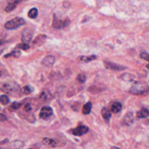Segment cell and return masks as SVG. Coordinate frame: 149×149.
I'll return each instance as SVG.
<instances>
[{"label": "cell", "instance_id": "6da1fadb", "mask_svg": "<svg viewBox=\"0 0 149 149\" xmlns=\"http://www.w3.org/2000/svg\"><path fill=\"white\" fill-rule=\"evenodd\" d=\"M0 90L13 97L19 96L22 93L19 85L13 81L0 82Z\"/></svg>", "mask_w": 149, "mask_h": 149}, {"label": "cell", "instance_id": "7a4b0ae2", "mask_svg": "<svg viewBox=\"0 0 149 149\" xmlns=\"http://www.w3.org/2000/svg\"><path fill=\"white\" fill-rule=\"evenodd\" d=\"M129 92L132 94H144L147 92V86L145 83L137 82L135 83L130 89Z\"/></svg>", "mask_w": 149, "mask_h": 149}, {"label": "cell", "instance_id": "3957f363", "mask_svg": "<svg viewBox=\"0 0 149 149\" xmlns=\"http://www.w3.org/2000/svg\"><path fill=\"white\" fill-rule=\"evenodd\" d=\"M26 21L24 19L20 17H16L7 22L4 26L8 30H14L25 25Z\"/></svg>", "mask_w": 149, "mask_h": 149}, {"label": "cell", "instance_id": "277c9868", "mask_svg": "<svg viewBox=\"0 0 149 149\" xmlns=\"http://www.w3.org/2000/svg\"><path fill=\"white\" fill-rule=\"evenodd\" d=\"M69 23H70V21L68 19L62 21V20L58 18L57 16L55 14L54 15L53 21V26L55 29H62V28L65 27L67 26H68L69 25Z\"/></svg>", "mask_w": 149, "mask_h": 149}, {"label": "cell", "instance_id": "5b68a950", "mask_svg": "<svg viewBox=\"0 0 149 149\" xmlns=\"http://www.w3.org/2000/svg\"><path fill=\"white\" fill-rule=\"evenodd\" d=\"M104 66L105 67L106 69H110V70H112L121 71V70H124L125 69H126V67H125V66L115 64L114 62H111L104 61Z\"/></svg>", "mask_w": 149, "mask_h": 149}, {"label": "cell", "instance_id": "8992f818", "mask_svg": "<svg viewBox=\"0 0 149 149\" xmlns=\"http://www.w3.org/2000/svg\"><path fill=\"white\" fill-rule=\"evenodd\" d=\"M89 131V128L85 125L79 126L72 130V133L74 136H81L87 133Z\"/></svg>", "mask_w": 149, "mask_h": 149}, {"label": "cell", "instance_id": "52a82bcc", "mask_svg": "<svg viewBox=\"0 0 149 149\" xmlns=\"http://www.w3.org/2000/svg\"><path fill=\"white\" fill-rule=\"evenodd\" d=\"M53 114V110L50 107L45 106L43 107L40 112V117L43 120H46L50 117Z\"/></svg>", "mask_w": 149, "mask_h": 149}, {"label": "cell", "instance_id": "ba28073f", "mask_svg": "<svg viewBox=\"0 0 149 149\" xmlns=\"http://www.w3.org/2000/svg\"><path fill=\"white\" fill-rule=\"evenodd\" d=\"M33 37V32L32 31L29 29L26 28L23 30L22 34V40L23 43H29L31 42Z\"/></svg>", "mask_w": 149, "mask_h": 149}, {"label": "cell", "instance_id": "9c48e42d", "mask_svg": "<svg viewBox=\"0 0 149 149\" xmlns=\"http://www.w3.org/2000/svg\"><path fill=\"white\" fill-rule=\"evenodd\" d=\"M55 58L53 55L46 56L42 60V64L46 66H51L55 62Z\"/></svg>", "mask_w": 149, "mask_h": 149}, {"label": "cell", "instance_id": "30bf717a", "mask_svg": "<svg viewBox=\"0 0 149 149\" xmlns=\"http://www.w3.org/2000/svg\"><path fill=\"white\" fill-rule=\"evenodd\" d=\"M134 120H135L134 116H133L132 113L130 112V113H127L125 116V117L124 118V120H123V122H124L125 125H126L127 126H129L133 124Z\"/></svg>", "mask_w": 149, "mask_h": 149}, {"label": "cell", "instance_id": "8fae6325", "mask_svg": "<svg viewBox=\"0 0 149 149\" xmlns=\"http://www.w3.org/2000/svg\"><path fill=\"white\" fill-rule=\"evenodd\" d=\"M101 116L103 118V119L106 121L109 122V121H110V119L112 117V114L111 112L109 109H108V108L104 107L101 109Z\"/></svg>", "mask_w": 149, "mask_h": 149}, {"label": "cell", "instance_id": "7c38bea8", "mask_svg": "<svg viewBox=\"0 0 149 149\" xmlns=\"http://www.w3.org/2000/svg\"><path fill=\"white\" fill-rule=\"evenodd\" d=\"M47 39V36L44 34H40L37 36L33 41V44L34 45L40 46L42 45Z\"/></svg>", "mask_w": 149, "mask_h": 149}, {"label": "cell", "instance_id": "4fadbf2b", "mask_svg": "<svg viewBox=\"0 0 149 149\" xmlns=\"http://www.w3.org/2000/svg\"><path fill=\"white\" fill-rule=\"evenodd\" d=\"M42 142L46 146L48 147H55L57 146L56 141L48 137H44L42 140Z\"/></svg>", "mask_w": 149, "mask_h": 149}, {"label": "cell", "instance_id": "5bb4252c", "mask_svg": "<svg viewBox=\"0 0 149 149\" xmlns=\"http://www.w3.org/2000/svg\"><path fill=\"white\" fill-rule=\"evenodd\" d=\"M122 110V104L119 102H115L111 107V111L113 113H118Z\"/></svg>", "mask_w": 149, "mask_h": 149}, {"label": "cell", "instance_id": "9a60e30c", "mask_svg": "<svg viewBox=\"0 0 149 149\" xmlns=\"http://www.w3.org/2000/svg\"><path fill=\"white\" fill-rule=\"evenodd\" d=\"M138 118H146L148 117V110L147 108H143L137 113L136 115Z\"/></svg>", "mask_w": 149, "mask_h": 149}, {"label": "cell", "instance_id": "2e32d148", "mask_svg": "<svg viewBox=\"0 0 149 149\" xmlns=\"http://www.w3.org/2000/svg\"><path fill=\"white\" fill-rule=\"evenodd\" d=\"M92 109V104L91 102H87L82 108V113L84 115H89Z\"/></svg>", "mask_w": 149, "mask_h": 149}, {"label": "cell", "instance_id": "e0dca14e", "mask_svg": "<svg viewBox=\"0 0 149 149\" xmlns=\"http://www.w3.org/2000/svg\"><path fill=\"white\" fill-rule=\"evenodd\" d=\"M20 2V1H15L14 3H10L8 4V5L7 6L5 11L7 12H10L14 10H15L17 6V4Z\"/></svg>", "mask_w": 149, "mask_h": 149}, {"label": "cell", "instance_id": "ac0fdd59", "mask_svg": "<svg viewBox=\"0 0 149 149\" xmlns=\"http://www.w3.org/2000/svg\"><path fill=\"white\" fill-rule=\"evenodd\" d=\"M38 15V10L36 8H31L27 14V16L30 19H35Z\"/></svg>", "mask_w": 149, "mask_h": 149}, {"label": "cell", "instance_id": "d6986e66", "mask_svg": "<svg viewBox=\"0 0 149 149\" xmlns=\"http://www.w3.org/2000/svg\"><path fill=\"white\" fill-rule=\"evenodd\" d=\"M22 105V103L17 102V101H15L10 106L8 109L10 111L13 112V111H15L17 110L18 109H19Z\"/></svg>", "mask_w": 149, "mask_h": 149}, {"label": "cell", "instance_id": "ffe728a7", "mask_svg": "<svg viewBox=\"0 0 149 149\" xmlns=\"http://www.w3.org/2000/svg\"><path fill=\"white\" fill-rule=\"evenodd\" d=\"M97 58V55H92L90 56H82L81 57V60L85 62H90L92 61H94Z\"/></svg>", "mask_w": 149, "mask_h": 149}, {"label": "cell", "instance_id": "44dd1931", "mask_svg": "<svg viewBox=\"0 0 149 149\" xmlns=\"http://www.w3.org/2000/svg\"><path fill=\"white\" fill-rule=\"evenodd\" d=\"M10 102V98L7 95H1L0 96V103L3 105H7Z\"/></svg>", "mask_w": 149, "mask_h": 149}, {"label": "cell", "instance_id": "7402d4cb", "mask_svg": "<svg viewBox=\"0 0 149 149\" xmlns=\"http://www.w3.org/2000/svg\"><path fill=\"white\" fill-rule=\"evenodd\" d=\"M34 91L33 88L29 85L25 86L22 89V93H23L25 94H29L31 93H32Z\"/></svg>", "mask_w": 149, "mask_h": 149}, {"label": "cell", "instance_id": "603a6c76", "mask_svg": "<svg viewBox=\"0 0 149 149\" xmlns=\"http://www.w3.org/2000/svg\"><path fill=\"white\" fill-rule=\"evenodd\" d=\"M21 54V53L19 51H13L11 52L10 53L5 55L4 57L5 58H8V57H14L15 58H18V57H20Z\"/></svg>", "mask_w": 149, "mask_h": 149}, {"label": "cell", "instance_id": "cb8c5ba5", "mask_svg": "<svg viewBox=\"0 0 149 149\" xmlns=\"http://www.w3.org/2000/svg\"><path fill=\"white\" fill-rule=\"evenodd\" d=\"M10 146L11 147H15V148H21L23 147V143L21 141H14L10 144Z\"/></svg>", "mask_w": 149, "mask_h": 149}, {"label": "cell", "instance_id": "d4e9b609", "mask_svg": "<svg viewBox=\"0 0 149 149\" xmlns=\"http://www.w3.org/2000/svg\"><path fill=\"white\" fill-rule=\"evenodd\" d=\"M86 79H87V77L85 75V74H82V73H80L79 74L78 77H77V80L81 82V83H85L86 81Z\"/></svg>", "mask_w": 149, "mask_h": 149}, {"label": "cell", "instance_id": "484cf974", "mask_svg": "<svg viewBox=\"0 0 149 149\" xmlns=\"http://www.w3.org/2000/svg\"><path fill=\"white\" fill-rule=\"evenodd\" d=\"M17 47L18 49H22L23 50H27L30 48V46L28 44V43H23L21 44H19L18 45Z\"/></svg>", "mask_w": 149, "mask_h": 149}, {"label": "cell", "instance_id": "4316f807", "mask_svg": "<svg viewBox=\"0 0 149 149\" xmlns=\"http://www.w3.org/2000/svg\"><path fill=\"white\" fill-rule=\"evenodd\" d=\"M140 57L141 58L147 61H149V55L146 52H143L141 53L140 54Z\"/></svg>", "mask_w": 149, "mask_h": 149}, {"label": "cell", "instance_id": "83f0119b", "mask_svg": "<svg viewBox=\"0 0 149 149\" xmlns=\"http://www.w3.org/2000/svg\"><path fill=\"white\" fill-rule=\"evenodd\" d=\"M24 111L27 112V113H28V112H30L31 111L32 109V107L31 106V105L29 104V103H26L25 105H24Z\"/></svg>", "mask_w": 149, "mask_h": 149}, {"label": "cell", "instance_id": "f1b7e54d", "mask_svg": "<svg viewBox=\"0 0 149 149\" xmlns=\"http://www.w3.org/2000/svg\"><path fill=\"white\" fill-rule=\"evenodd\" d=\"M7 120V117L4 114L0 113V122H5Z\"/></svg>", "mask_w": 149, "mask_h": 149}, {"label": "cell", "instance_id": "f546056e", "mask_svg": "<svg viewBox=\"0 0 149 149\" xmlns=\"http://www.w3.org/2000/svg\"><path fill=\"white\" fill-rule=\"evenodd\" d=\"M4 50V47H3V45L0 46V55H1V54L3 53Z\"/></svg>", "mask_w": 149, "mask_h": 149}, {"label": "cell", "instance_id": "4dcf8cb0", "mask_svg": "<svg viewBox=\"0 0 149 149\" xmlns=\"http://www.w3.org/2000/svg\"><path fill=\"white\" fill-rule=\"evenodd\" d=\"M7 142H8V139H5L4 141H2L1 142H0V145H1L2 144H4L5 143H7Z\"/></svg>", "mask_w": 149, "mask_h": 149}, {"label": "cell", "instance_id": "1f68e13d", "mask_svg": "<svg viewBox=\"0 0 149 149\" xmlns=\"http://www.w3.org/2000/svg\"><path fill=\"white\" fill-rule=\"evenodd\" d=\"M1 77V71H0V77Z\"/></svg>", "mask_w": 149, "mask_h": 149}, {"label": "cell", "instance_id": "d6a6232c", "mask_svg": "<svg viewBox=\"0 0 149 149\" xmlns=\"http://www.w3.org/2000/svg\"><path fill=\"white\" fill-rule=\"evenodd\" d=\"M16 1H21V0H16Z\"/></svg>", "mask_w": 149, "mask_h": 149}]
</instances>
